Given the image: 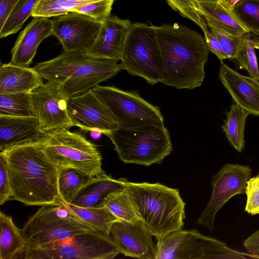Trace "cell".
I'll use <instances>...</instances> for the list:
<instances>
[{"mask_svg": "<svg viewBox=\"0 0 259 259\" xmlns=\"http://www.w3.org/2000/svg\"><path fill=\"white\" fill-rule=\"evenodd\" d=\"M154 29L161 57L160 83L179 89L200 87L210 51L204 38L176 23L154 26Z\"/></svg>", "mask_w": 259, "mask_h": 259, "instance_id": "1", "label": "cell"}, {"mask_svg": "<svg viewBox=\"0 0 259 259\" xmlns=\"http://www.w3.org/2000/svg\"><path fill=\"white\" fill-rule=\"evenodd\" d=\"M41 145L21 146L0 152L6 160L12 199L29 206L64 205L59 193L58 167Z\"/></svg>", "mask_w": 259, "mask_h": 259, "instance_id": "2", "label": "cell"}, {"mask_svg": "<svg viewBox=\"0 0 259 259\" xmlns=\"http://www.w3.org/2000/svg\"><path fill=\"white\" fill-rule=\"evenodd\" d=\"M125 186L141 221L157 240L182 229L185 203L178 189L159 183H135L127 180Z\"/></svg>", "mask_w": 259, "mask_h": 259, "instance_id": "3", "label": "cell"}, {"mask_svg": "<svg viewBox=\"0 0 259 259\" xmlns=\"http://www.w3.org/2000/svg\"><path fill=\"white\" fill-rule=\"evenodd\" d=\"M124 163L149 166L160 163L172 151L169 133L164 125L147 124L119 126L106 135Z\"/></svg>", "mask_w": 259, "mask_h": 259, "instance_id": "4", "label": "cell"}, {"mask_svg": "<svg viewBox=\"0 0 259 259\" xmlns=\"http://www.w3.org/2000/svg\"><path fill=\"white\" fill-rule=\"evenodd\" d=\"M93 230L65 206L46 204L26 222L21 233L27 249L46 248L80 232Z\"/></svg>", "mask_w": 259, "mask_h": 259, "instance_id": "5", "label": "cell"}, {"mask_svg": "<svg viewBox=\"0 0 259 259\" xmlns=\"http://www.w3.org/2000/svg\"><path fill=\"white\" fill-rule=\"evenodd\" d=\"M156 259L254 258L196 230L180 229L157 239Z\"/></svg>", "mask_w": 259, "mask_h": 259, "instance_id": "6", "label": "cell"}, {"mask_svg": "<svg viewBox=\"0 0 259 259\" xmlns=\"http://www.w3.org/2000/svg\"><path fill=\"white\" fill-rule=\"evenodd\" d=\"M120 61L121 69L130 75L141 77L151 85L160 82L161 57L154 25L132 23Z\"/></svg>", "mask_w": 259, "mask_h": 259, "instance_id": "7", "label": "cell"}, {"mask_svg": "<svg viewBox=\"0 0 259 259\" xmlns=\"http://www.w3.org/2000/svg\"><path fill=\"white\" fill-rule=\"evenodd\" d=\"M49 133L48 141L41 146L49 160L57 167H72L91 176L104 172L100 152L83 135L67 128Z\"/></svg>", "mask_w": 259, "mask_h": 259, "instance_id": "8", "label": "cell"}, {"mask_svg": "<svg viewBox=\"0 0 259 259\" xmlns=\"http://www.w3.org/2000/svg\"><path fill=\"white\" fill-rule=\"evenodd\" d=\"M119 252L110 235L89 230L44 248L27 249L25 259H112Z\"/></svg>", "mask_w": 259, "mask_h": 259, "instance_id": "9", "label": "cell"}, {"mask_svg": "<svg viewBox=\"0 0 259 259\" xmlns=\"http://www.w3.org/2000/svg\"><path fill=\"white\" fill-rule=\"evenodd\" d=\"M92 90L113 115L120 126L133 127L147 124L164 125L158 107L142 98L136 91L113 86L97 85Z\"/></svg>", "mask_w": 259, "mask_h": 259, "instance_id": "10", "label": "cell"}, {"mask_svg": "<svg viewBox=\"0 0 259 259\" xmlns=\"http://www.w3.org/2000/svg\"><path fill=\"white\" fill-rule=\"evenodd\" d=\"M251 172L249 165L232 163L224 165L212 177L211 195L197 224L213 231L217 213L232 197L245 193V186Z\"/></svg>", "mask_w": 259, "mask_h": 259, "instance_id": "11", "label": "cell"}, {"mask_svg": "<svg viewBox=\"0 0 259 259\" xmlns=\"http://www.w3.org/2000/svg\"><path fill=\"white\" fill-rule=\"evenodd\" d=\"M67 110L73 126L105 135L120 125L92 89L67 99Z\"/></svg>", "mask_w": 259, "mask_h": 259, "instance_id": "12", "label": "cell"}, {"mask_svg": "<svg viewBox=\"0 0 259 259\" xmlns=\"http://www.w3.org/2000/svg\"><path fill=\"white\" fill-rule=\"evenodd\" d=\"M53 36L64 52L87 53L94 44L101 24L85 15L69 12L52 19Z\"/></svg>", "mask_w": 259, "mask_h": 259, "instance_id": "13", "label": "cell"}, {"mask_svg": "<svg viewBox=\"0 0 259 259\" xmlns=\"http://www.w3.org/2000/svg\"><path fill=\"white\" fill-rule=\"evenodd\" d=\"M31 95L36 118L42 131L49 133L73 126L67 110V99L59 83L47 81Z\"/></svg>", "mask_w": 259, "mask_h": 259, "instance_id": "14", "label": "cell"}, {"mask_svg": "<svg viewBox=\"0 0 259 259\" xmlns=\"http://www.w3.org/2000/svg\"><path fill=\"white\" fill-rule=\"evenodd\" d=\"M110 234L119 253L135 258L156 259L153 236L142 222L117 221L112 225Z\"/></svg>", "mask_w": 259, "mask_h": 259, "instance_id": "15", "label": "cell"}, {"mask_svg": "<svg viewBox=\"0 0 259 259\" xmlns=\"http://www.w3.org/2000/svg\"><path fill=\"white\" fill-rule=\"evenodd\" d=\"M117 62L91 56L60 84L64 97L67 99L81 94L93 89L98 83L112 78L122 70Z\"/></svg>", "mask_w": 259, "mask_h": 259, "instance_id": "16", "label": "cell"}, {"mask_svg": "<svg viewBox=\"0 0 259 259\" xmlns=\"http://www.w3.org/2000/svg\"><path fill=\"white\" fill-rule=\"evenodd\" d=\"M49 137L35 117L0 116V152L21 146L41 145Z\"/></svg>", "mask_w": 259, "mask_h": 259, "instance_id": "17", "label": "cell"}, {"mask_svg": "<svg viewBox=\"0 0 259 259\" xmlns=\"http://www.w3.org/2000/svg\"><path fill=\"white\" fill-rule=\"evenodd\" d=\"M132 24L128 20L110 15L101 24L97 38L87 53L94 58L120 61Z\"/></svg>", "mask_w": 259, "mask_h": 259, "instance_id": "18", "label": "cell"}, {"mask_svg": "<svg viewBox=\"0 0 259 259\" xmlns=\"http://www.w3.org/2000/svg\"><path fill=\"white\" fill-rule=\"evenodd\" d=\"M53 35L52 20L44 17H34L19 33L11 51L10 63L29 67L37 48L46 38Z\"/></svg>", "mask_w": 259, "mask_h": 259, "instance_id": "19", "label": "cell"}, {"mask_svg": "<svg viewBox=\"0 0 259 259\" xmlns=\"http://www.w3.org/2000/svg\"><path fill=\"white\" fill-rule=\"evenodd\" d=\"M219 78L234 102L259 116V80L242 75L222 62Z\"/></svg>", "mask_w": 259, "mask_h": 259, "instance_id": "20", "label": "cell"}, {"mask_svg": "<svg viewBox=\"0 0 259 259\" xmlns=\"http://www.w3.org/2000/svg\"><path fill=\"white\" fill-rule=\"evenodd\" d=\"M126 179H116L105 172L93 176L77 192L71 202L84 208L103 207L105 199L111 192L125 188Z\"/></svg>", "mask_w": 259, "mask_h": 259, "instance_id": "21", "label": "cell"}, {"mask_svg": "<svg viewBox=\"0 0 259 259\" xmlns=\"http://www.w3.org/2000/svg\"><path fill=\"white\" fill-rule=\"evenodd\" d=\"M44 83L42 78L33 68L1 64L0 94L31 92Z\"/></svg>", "mask_w": 259, "mask_h": 259, "instance_id": "22", "label": "cell"}, {"mask_svg": "<svg viewBox=\"0 0 259 259\" xmlns=\"http://www.w3.org/2000/svg\"><path fill=\"white\" fill-rule=\"evenodd\" d=\"M90 57L86 52L63 51L55 58L36 64L33 68L47 81L61 84Z\"/></svg>", "mask_w": 259, "mask_h": 259, "instance_id": "23", "label": "cell"}, {"mask_svg": "<svg viewBox=\"0 0 259 259\" xmlns=\"http://www.w3.org/2000/svg\"><path fill=\"white\" fill-rule=\"evenodd\" d=\"M0 259L22 257L27 250L26 240L11 216L0 213Z\"/></svg>", "mask_w": 259, "mask_h": 259, "instance_id": "24", "label": "cell"}, {"mask_svg": "<svg viewBox=\"0 0 259 259\" xmlns=\"http://www.w3.org/2000/svg\"><path fill=\"white\" fill-rule=\"evenodd\" d=\"M198 9L205 20H209L235 36L249 32L232 10L218 2H197Z\"/></svg>", "mask_w": 259, "mask_h": 259, "instance_id": "25", "label": "cell"}, {"mask_svg": "<svg viewBox=\"0 0 259 259\" xmlns=\"http://www.w3.org/2000/svg\"><path fill=\"white\" fill-rule=\"evenodd\" d=\"M249 114L248 111L233 102L222 127L230 145L239 153L244 148L245 127Z\"/></svg>", "mask_w": 259, "mask_h": 259, "instance_id": "26", "label": "cell"}, {"mask_svg": "<svg viewBox=\"0 0 259 259\" xmlns=\"http://www.w3.org/2000/svg\"><path fill=\"white\" fill-rule=\"evenodd\" d=\"M80 221L93 230L110 235L113 224L120 221L105 206L84 208L72 204L64 205Z\"/></svg>", "mask_w": 259, "mask_h": 259, "instance_id": "27", "label": "cell"}, {"mask_svg": "<svg viewBox=\"0 0 259 259\" xmlns=\"http://www.w3.org/2000/svg\"><path fill=\"white\" fill-rule=\"evenodd\" d=\"M58 186L64 204L71 203L79 190L93 176L70 167H58Z\"/></svg>", "mask_w": 259, "mask_h": 259, "instance_id": "28", "label": "cell"}, {"mask_svg": "<svg viewBox=\"0 0 259 259\" xmlns=\"http://www.w3.org/2000/svg\"><path fill=\"white\" fill-rule=\"evenodd\" d=\"M103 206L108 208L120 220L132 223L141 221L125 186L110 193L105 199Z\"/></svg>", "mask_w": 259, "mask_h": 259, "instance_id": "29", "label": "cell"}, {"mask_svg": "<svg viewBox=\"0 0 259 259\" xmlns=\"http://www.w3.org/2000/svg\"><path fill=\"white\" fill-rule=\"evenodd\" d=\"M0 116L36 118L31 93L0 94Z\"/></svg>", "mask_w": 259, "mask_h": 259, "instance_id": "30", "label": "cell"}, {"mask_svg": "<svg viewBox=\"0 0 259 259\" xmlns=\"http://www.w3.org/2000/svg\"><path fill=\"white\" fill-rule=\"evenodd\" d=\"M98 1L100 0H39L31 16L49 18L55 17L71 12L79 7Z\"/></svg>", "mask_w": 259, "mask_h": 259, "instance_id": "31", "label": "cell"}, {"mask_svg": "<svg viewBox=\"0 0 259 259\" xmlns=\"http://www.w3.org/2000/svg\"><path fill=\"white\" fill-rule=\"evenodd\" d=\"M39 0H21L12 10L0 29V38L17 33L27 19L32 16Z\"/></svg>", "mask_w": 259, "mask_h": 259, "instance_id": "32", "label": "cell"}, {"mask_svg": "<svg viewBox=\"0 0 259 259\" xmlns=\"http://www.w3.org/2000/svg\"><path fill=\"white\" fill-rule=\"evenodd\" d=\"M255 49L252 33H245L236 57L233 60L238 68L245 70L249 76L259 80V69Z\"/></svg>", "mask_w": 259, "mask_h": 259, "instance_id": "33", "label": "cell"}, {"mask_svg": "<svg viewBox=\"0 0 259 259\" xmlns=\"http://www.w3.org/2000/svg\"><path fill=\"white\" fill-rule=\"evenodd\" d=\"M232 11L249 32L259 35V0H240Z\"/></svg>", "mask_w": 259, "mask_h": 259, "instance_id": "34", "label": "cell"}, {"mask_svg": "<svg viewBox=\"0 0 259 259\" xmlns=\"http://www.w3.org/2000/svg\"><path fill=\"white\" fill-rule=\"evenodd\" d=\"M210 32L220 42L228 59L233 60L241 46L243 35L235 36L226 31L212 22L205 20Z\"/></svg>", "mask_w": 259, "mask_h": 259, "instance_id": "35", "label": "cell"}, {"mask_svg": "<svg viewBox=\"0 0 259 259\" xmlns=\"http://www.w3.org/2000/svg\"><path fill=\"white\" fill-rule=\"evenodd\" d=\"M165 1L172 9L194 22L203 31L208 28L205 20L198 9L197 3L193 0Z\"/></svg>", "mask_w": 259, "mask_h": 259, "instance_id": "36", "label": "cell"}, {"mask_svg": "<svg viewBox=\"0 0 259 259\" xmlns=\"http://www.w3.org/2000/svg\"><path fill=\"white\" fill-rule=\"evenodd\" d=\"M114 0H100L92 2L73 10L71 12H77L85 15L101 23L104 22L110 16Z\"/></svg>", "mask_w": 259, "mask_h": 259, "instance_id": "37", "label": "cell"}, {"mask_svg": "<svg viewBox=\"0 0 259 259\" xmlns=\"http://www.w3.org/2000/svg\"><path fill=\"white\" fill-rule=\"evenodd\" d=\"M245 193L246 196L245 211L251 215L259 214V174L248 179Z\"/></svg>", "mask_w": 259, "mask_h": 259, "instance_id": "38", "label": "cell"}, {"mask_svg": "<svg viewBox=\"0 0 259 259\" xmlns=\"http://www.w3.org/2000/svg\"><path fill=\"white\" fill-rule=\"evenodd\" d=\"M12 197L11 184L5 156L0 153V204H4Z\"/></svg>", "mask_w": 259, "mask_h": 259, "instance_id": "39", "label": "cell"}, {"mask_svg": "<svg viewBox=\"0 0 259 259\" xmlns=\"http://www.w3.org/2000/svg\"><path fill=\"white\" fill-rule=\"evenodd\" d=\"M204 39L210 51L214 54L222 62L224 60L228 59L220 42L218 39L210 32L209 29L203 31Z\"/></svg>", "mask_w": 259, "mask_h": 259, "instance_id": "40", "label": "cell"}, {"mask_svg": "<svg viewBox=\"0 0 259 259\" xmlns=\"http://www.w3.org/2000/svg\"><path fill=\"white\" fill-rule=\"evenodd\" d=\"M21 0H0V29L9 15Z\"/></svg>", "mask_w": 259, "mask_h": 259, "instance_id": "41", "label": "cell"}, {"mask_svg": "<svg viewBox=\"0 0 259 259\" xmlns=\"http://www.w3.org/2000/svg\"><path fill=\"white\" fill-rule=\"evenodd\" d=\"M243 245L247 251L252 254L259 252V230L254 232L243 242Z\"/></svg>", "mask_w": 259, "mask_h": 259, "instance_id": "42", "label": "cell"}, {"mask_svg": "<svg viewBox=\"0 0 259 259\" xmlns=\"http://www.w3.org/2000/svg\"><path fill=\"white\" fill-rule=\"evenodd\" d=\"M240 0H219V2L226 8L232 10L236 4Z\"/></svg>", "mask_w": 259, "mask_h": 259, "instance_id": "43", "label": "cell"}, {"mask_svg": "<svg viewBox=\"0 0 259 259\" xmlns=\"http://www.w3.org/2000/svg\"><path fill=\"white\" fill-rule=\"evenodd\" d=\"M252 35L255 42V49H259V35H255L252 33Z\"/></svg>", "mask_w": 259, "mask_h": 259, "instance_id": "44", "label": "cell"}, {"mask_svg": "<svg viewBox=\"0 0 259 259\" xmlns=\"http://www.w3.org/2000/svg\"><path fill=\"white\" fill-rule=\"evenodd\" d=\"M196 3L197 2H218L219 0H193Z\"/></svg>", "mask_w": 259, "mask_h": 259, "instance_id": "45", "label": "cell"}, {"mask_svg": "<svg viewBox=\"0 0 259 259\" xmlns=\"http://www.w3.org/2000/svg\"><path fill=\"white\" fill-rule=\"evenodd\" d=\"M253 255L255 258H259V252Z\"/></svg>", "mask_w": 259, "mask_h": 259, "instance_id": "46", "label": "cell"}]
</instances>
